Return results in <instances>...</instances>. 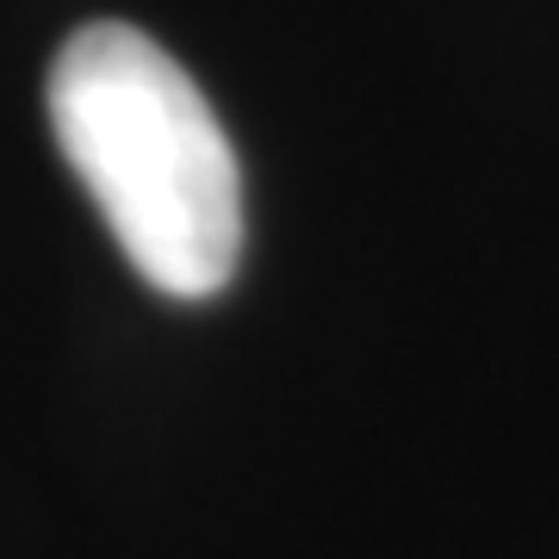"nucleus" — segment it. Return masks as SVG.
<instances>
[{"instance_id": "obj_1", "label": "nucleus", "mask_w": 559, "mask_h": 559, "mask_svg": "<svg viewBox=\"0 0 559 559\" xmlns=\"http://www.w3.org/2000/svg\"><path fill=\"white\" fill-rule=\"evenodd\" d=\"M50 124L156 293L212 299L242 255V175L193 75L138 25L94 20L57 50Z\"/></svg>"}]
</instances>
